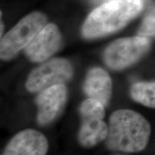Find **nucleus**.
Listing matches in <instances>:
<instances>
[{
	"instance_id": "nucleus-1",
	"label": "nucleus",
	"mask_w": 155,
	"mask_h": 155,
	"mask_svg": "<svg viewBox=\"0 0 155 155\" xmlns=\"http://www.w3.org/2000/svg\"><path fill=\"white\" fill-rule=\"evenodd\" d=\"M149 121L138 112L119 109L111 114L105 144L108 150L135 153L144 150L151 136Z\"/></svg>"
},
{
	"instance_id": "nucleus-2",
	"label": "nucleus",
	"mask_w": 155,
	"mask_h": 155,
	"mask_svg": "<svg viewBox=\"0 0 155 155\" xmlns=\"http://www.w3.org/2000/svg\"><path fill=\"white\" fill-rule=\"evenodd\" d=\"M143 9L142 0H111L95 9L82 27L83 37L94 39L125 27Z\"/></svg>"
},
{
	"instance_id": "nucleus-3",
	"label": "nucleus",
	"mask_w": 155,
	"mask_h": 155,
	"mask_svg": "<svg viewBox=\"0 0 155 155\" xmlns=\"http://www.w3.org/2000/svg\"><path fill=\"white\" fill-rule=\"evenodd\" d=\"M47 23V17L41 12L29 14L21 19L14 28L2 38L0 57L3 61L15 58L25 49Z\"/></svg>"
},
{
	"instance_id": "nucleus-4",
	"label": "nucleus",
	"mask_w": 155,
	"mask_h": 155,
	"mask_svg": "<svg viewBox=\"0 0 155 155\" xmlns=\"http://www.w3.org/2000/svg\"><path fill=\"white\" fill-rule=\"evenodd\" d=\"M81 125L78 134L80 144L91 148L105 141L108 136V125L104 121L105 106L98 101L88 98L79 106Z\"/></svg>"
},
{
	"instance_id": "nucleus-5",
	"label": "nucleus",
	"mask_w": 155,
	"mask_h": 155,
	"mask_svg": "<svg viewBox=\"0 0 155 155\" xmlns=\"http://www.w3.org/2000/svg\"><path fill=\"white\" fill-rule=\"evenodd\" d=\"M150 48V39L145 37L137 35L118 39L106 48L104 63L109 68L121 71L137 63Z\"/></svg>"
},
{
	"instance_id": "nucleus-6",
	"label": "nucleus",
	"mask_w": 155,
	"mask_h": 155,
	"mask_svg": "<svg viewBox=\"0 0 155 155\" xmlns=\"http://www.w3.org/2000/svg\"><path fill=\"white\" fill-rule=\"evenodd\" d=\"M73 69L65 58H54L34 69L25 83L30 93L40 92L58 84H65L72 78Z\"/></svg>"
},
{
	"instance_id": "nucleus-7",
	"label": "nucleus",
	"mask_w": 155,
	"mask_h": 155,
	"mask_svg": "<svg viewBox=\"0 0 155 155\" xmlns=\"http://www.w3.org/2000/svg\"><path fill=\"white\" fill-rule=\"evenodd\" d=\"M62 44V36L55 24H48L25 48V53L35 63L45 61L59 50Z\"/></svg>"
},
{
	"instance_id": "nucleus-8",
	"label": "nucleus",
	"mask_w": 155,
	"mask_h": 155,
	"mask_svg": "<svg viewBox=\"0 0 155 155\" xmlns=\"http://www.w3.org/2000/svg\"><path fill=\"white\" fill-rule=\"evenodd\" d=\"M67 97L68 89L65 84L55 85L39 92L35 99L39 124L45 126L53 121L63 108Z\"/></svg>"
},
{
	"instance_id": "nucleus-9",
	"label": "nucleus",
	"mask_w": 155,
	"mask_h": 155,
	"mask_svg": "<svg viewBox=\"0 0 155 155\" xmlns=\"http://www.w3.org/2000/svg\"><path fill=\"white\" fill-rule=\"evenodd\" d=\"M48 147V139L43 134L27 129L10 139L2 155H46Z\"/></svg>"
},
{
	"instance_id": "nucleus-10",
	"label": "nucleus",
	"mask_w": 155,
	"mask_h": 155,
	"mask_svg": "<svg viewBox=\"0 0 155 155\" xmlns=\"http://www.w3.org/2000/svg\"><path fill=\"white\" fill-rule=\"evenodd\" d=\"M83 89L88 98L98 101L106 107L111 98V78L101 68H92L86 75Z\"/></svg>"
},
{
	"instance_id": "nucleus-11",
	"label": "nucleus",
	"mask_w": 155,
	"mask_h": 155,
	"mask_svg": "<svg viewBox=\"0 0 155 155\" xmlns=\"http://www.w3.org/2000/svg\"><path fill=\"white\" fill-rule=\"evenodd\" d=\"M130 96L141 105L155 108V81L134 83L130 88Z\"/></svg>"
},
{
	"instance_id": "nucleus-12",
	"label": "nucleus",
	"mask_w": 155,
	"mask_h": 155,
	"mask_svg": "<svg viewBox=\"0 0 155 155\" xmlns=\"http://www.w3.org/2000/svg\"><path fill=\"white\" fill-rule=\"evenodd\" d=\"M137 35L147 38L155 37V6L143 19L137 31Z\"/></svg>"
},
{
	"instance_id": "nucleus-13",
	"label": "nucleus",
	"mask_w": 155,
	"mask_h": 155,
	"mask_svg": "<svg viewBox=\"0 0 155 155\" xmlns=\"http://www.w3.org/2000/svg\"><path fill=\"white\" fill-rule=\"evenodd\" d=\"M3 28H4V26H3V24L2 22H1V36L2 35V32H3Z\"/></svg>"
},
{
	"instance_id": "nucleus-14",
	"label": "nucleus",
	"mask_w": 155,
	"mask_h": 155,
	"mask_svg": "<svg viewBox=\"0 0 155 155\" xmlns=\"http://www.w3.org/2000/svg\"><path fill=\"white\" fill-rule=\"evenodd\" d=\"M96 1H97V2H108V1H111V0H96Z\"/></svg>"
},
{
	"instance_id": "nucleus-15",
	"label": "nucleus",
	"mask_w": 155,
	"mask_h": 155,
	"mask_svg": "<svg viewBox=\"0 0 155 155\" xmlns=\"http://www.w3.org/2000/svg\"><path fill=\"white\" fill-rule=\"evenodd\" d=\"M115 155H121V154H115Z\"/></svg>"
}]
</instances>
